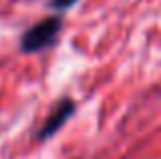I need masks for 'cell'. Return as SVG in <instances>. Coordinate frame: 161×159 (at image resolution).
Here are the masks:
<instances>
[{
    "label": "cell",
    "mask_w": 161,
    "mask_h": 159,
    "mask_svg": "<svg viewBox=\"0 0 161 159\" xmlns=\"http://www.w3.org/2000/svg\"><path fill=\"white\" fill-rule=\"evenodd\" d=\"M61 27H63V19L59 14L45 16L43 20L31 25L20 35V41H19L20 53L31 55V53H39L43 49L51 47L55 41H57L59 33H61Z\"/></svg>",
    "instance_id": "1"
},
{
    "label": "cell",
    "mask_w": 161,
    "mask_h": 159,
    "mask_svg": "<svg viewBox=\"0 0 161 159\" xmlns=\"http://www.w3.org/2000/svg\"><path fill=\"white\" fill-rule=\"evenodd\" d=\"M75 108L78 106H75V102L69 98V96L59 98L51 106V110H49L43 127L39 129V133H37V141H39V143H45V141H49L51 137H55L63 129V124L75 114Z\"/></svg>",
    "instance_id": "2"
},
{
    "label": "cell",
    "mask_w": 161,
    "mask_h": 159,
    "mask_svg": "<svg viewBox=\"0 0 161 159\" xmlns=\"http://www.w3.org/2000/svg\"><path fill=\"white\" fill-rule=\"evenodd\" d=\"M49 4H51V8L53 10H57V12H63V10H67V8H71L78 0H47Z\"/></svg>",
    "instance_id": "3"
}]
</instances>
